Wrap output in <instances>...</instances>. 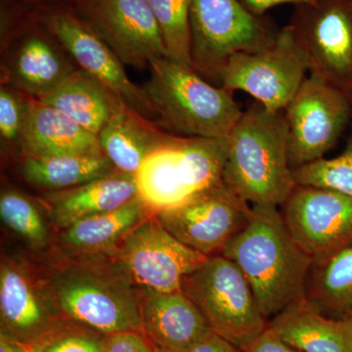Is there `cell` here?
I'll use <instances>...</instances> for the list:
<instances>
[{"mask_svg":"<svg viewBox=\"0 0 352 352\" xmlns=\"http://www.w3.org/2000/svg\"><path fill=\"white\" fill-rule=\"evenodd\" d=\"M75 71L47 39L32 34L14 53L9 80L16 89L38 100L54 91Z\"/></svg>","mask_w":352,"mask_h":352,"instance_id":"obj_23","label":"cell"},{"mask_svg":"<svg viewBox=\"0 0 352 352\" xmlns=\"http://www.w3.org/2000/svg\"><path fill=\"white\" fill-rule=\"evenodd\" d=\"M305 298L322 314L344 318L352 314V239L312 261Z\"/></svg>","mask_w":352,"mask_h":352,"instance_id":"obj_25","label":"cell"},{"mask_svg":"<svg viewBox=\"0 0 352 352\" xmlns=\"http://www.w3.org/2000/svg\"><path fill=\"white\" fill-rule=\"evenodd\" d=\"M268 328L300 352H352V316H326L305 298L273 317Z\"/></svg>","mask_w":352,"mask_h":352,"instance_id":"obj_20","label":"cell"},{"mask_svg":"<svg viewBox=\"0 0 352 352\" xmlns=\"http://www.w3.org/2000/svg\"><path fill=\"white\" fill-rule=\"evenodd\" d=\"M242 271L270 321L305 298L312 259L298 247L276 207H252L251 219L221 252Z\"/></svg>","mask_w":352,"mask_h":352,"instance_id":"obj_2","label":"cell"},{"mask_svg":"<svg viewBox=\"0 0 352 352\" xmlns=\"http://www.w3.org/2000/svg\"><path fill=\"white\" fill-rule=\"evenodd\" d=\"M138 199L135 175L116 170L74 188L50 192L41 203L51 222L61 230L78 220L113 212Z\"/></svg>","mask_w":352,"mask_h":352,"instance_id":"obj_17","label":"cell"},{"mask_svg":"<svg viewBox=\"0 0 352 352\" xmlns=\"http://www.w3.org/2000/svg\"><path fill=\"white\" fill-rule=\"evenodd\" d=\"M0 321V336L27 346L62 322L46 298L38 272L22 259L2 258Z\"/></svg>","mask_w":352,"mask_h":352,"instance_id":"obj_15","label":"cell"},{"mask_svg":"<svg viewBox=\"0 0 352 352\" xmlns=\"http://www.w3.org/2000/svg\"><path fill=\"white\" fill-rule=\"evenodd\" d=\"M310 75L352 94V0L296 6L291 24Z\"/></svg>","mask_w":352,"mask_h":352,"instance_id":"obj_9","label":"cell"},{"mask_svg":"<svg viewBox=\"0 0 352 352\" xmlns=\"http://www.w3.org/2000/svg\"><path fill=\"white\" fill-rule=\"evenodd\" d=\"M0 352H30L29 346L0 336Z\"/></svg>","mask_w":352,"mask_h":352,"instance_id":"obj_36","label":"cell"},{"mask_svg":"<svg viewBox=\"0 0 352 352\" xmlns=\"http://www.w3.org/2000/svg\"><path fill=\"white\" fill-rule=\"evenodd\" d=\"M2 222L32 249H44L50 236L45 220L36 204L18 192H3L0 197Z\"/></svg>","mask_w":352,"mask_h":352,"instance_id":"obj_28","label":"cell"},{"mask_svg":"<svg viewBox=\"0 0 352 352\" xmlns=\"http://www.w3.org/2000/svg\"><path fill=\"white\" fill-rule=\"evenodd\" d=\"M113 258L138 289L170 293L180 291L183 279L208 256L176 239L152 214L132 229Z\"/></svg>","mask_w":352,"mask_h":352,"instance_id":"obj_10","label":"cell"},{"mask_svg":"<svg viewBox=\"0 0 352 352\" xmlns=\"http://www.w3.org/2000/svg\"><path fill=\"white\" fill-rule=\"evenodd\" d=\"M156 19L168 57L192 67L190 9L191 0H146Z\"/></svg>","mask_w":352,"mask_h":352,"instance_id":"obj_27","label":"cell"},{"mask_svg":"<svg viewBox=\"0 0 352 352\" xmlns=\"http://www.w3.org/2000/svg\"><path fill=\"white\" fill-rule=\"evenodd\" d=\"M39 102L57 109L83 129L98 136L122 99L82 71H75Z\"/></svg>","mask_w":352,"mask_h":352,"instance_id":"obj_24","label":"cell"},{"mask_svg":"<svg viewBox=\"0 0 352 352\" xmlns=\"http://www.w3.org/2000/svg\"><path fill=\"white\" fill-rule=\"evenodd\" d=\"M104 352H157L141 332H124L108 336Z\"/></svg>","mask_w":352,"mask_h":352,"instance_id":"obj_32","label":"cell"},{"mask_svg":"<svg viewBox=\"0 0 352 352\" xmlns=\"http://www.w3.org/2000/svg\"><path fill=\"white\" fill-rule=\"evenodd\" d=\"M351 316H352V314L351 315Z\"/></svg>","mask_w":352,"mask_h":352,"instance_id":"obj_38","label":"cell"},{"mask_svg":"<svg viewBox=\"0 0 352 352\" xmlns=\"http://www.w3.org/2000/svg\"><path fill=\"white\" fill-rule=\"evenodd\" d=\"M243 352H300L284 342L271 329L263 331L258 337L250 342Z\"/></svg>","mask_w":352,"mask_h":352,"instance_id":"obj_33","label":"cell"},{"mask_svg":"<svg viewBox=\"0 0 352 352\" xmlns=\"http://www.w3.org/2000/svg\"><path fill=\"white\" fill-rule=\"evenodd\" d=\"M298 185L335 190L352 198V132L339 156L320 160L293 170Z\"/></svg>","mask_w":352,"mask_h":352,"instance_id":"obj_29","label":"cell"},{"mask_svg":"<svg viewBox=\"0 0 352 352\" xmlns=\"http://www.w3.org/2000/svg\"><path fill=\"white\" fill-rule=\"evenodd\" d=\"M45 24L82 72L136 112L144 117L155 116L154 108L142 87L129 80L119 57L87 23L73 14L58 11L46 17Z\"/></svg>","mask_w":352,"mask_h":352,"instance_id":"obj_14","label":"cell"},{"mask_svg":"<svg viewBox=\"0 0 352 352\" xmlns=\"http://www.w3.org/2000/svg\"><path fill=\"white\" fill-rule=\"evenodd\" d=\"M187 352H243L232 342L220 337L214 332H210L203 340L197 342L195 346Z\"/></svg>","mask_w":352,"mask_h":352,"instance_id":"obj_34","label":"cell"},{"mask_svg":"<svg viewBox=\"0 0 352 352\" xmlns=\"http://www.w3.org/2000/svg\"><path fill=\"white\" fill-rule=\"evenodd\" d=\"M287 140L284 111L271 112L256 102L227 138L224 184L252 207H281L296 185Z\"/></svg>","mask_w":352,"mask_h":352,"instance_id":"obj_3","label":"cell"},{"mask_svg":"<svg viewBox=\"0 0 352 352\" xmlns=\"http://www.w3.org/2000/svg\"><path fill=\"white\" fill-rule=\"evenodd\" d=\"M190 29L193 69L217 78L229 58L261 50L278 32L240 0H191Z\"/></svg>","mask_w":352,"mask_h":352,"instance_id":"obj_6","label":"cell"},{"mask_svg":"<svg viewBox=\"0 0 352 352\" xmlns=\"http://www.w3.org/2000/svg\"><path fill=\"white\" fill-rule=\"evenodd\" d=\"M116 170L104 153L91 155H60L51 157L24 156L21 175L36 188L63 191L111 175Z\"/></svg>","mask_w":352,"mask_h":352,"instance_id":"obj_26","label":"cell"},{"mask_svg":"<svg viewBox=\"0 0 352 352\" xmlns=\"http://www.w3.org/2000/svg\"><path fill=\"white\" fill-rule=\"evenodd\" d=\"M108 336L62 321L36 344L30 352H104Z\"/></svg>","mask_w":352,"mask_h":352,"instance_id":"obj_30","label":"cell"},{"mask_svg":"<svg viewBox=\"0 0 352 352\" xmlns=\"http://www.w3.org/2000/svg\"><path fill=\"white\" fill-rule=\"evenodd\" d=\"M351 98H352V94H351Z\"/></svg>","mask_w":352,"mask_h":352,"instance_id":"obj_37","label":"cell"},{"mask_svg":"<svg viewBox=\"0 0 352 352\" xmlns=\"http://www.w3.org/2000/svg\"><path fill=\"white\" fill-rule=\"evenodd\" d=\"M139 289L141 333L157 352H187L212 332L182 289L170 293Z\"/></svg>","mask_w":352,"mask_h":352,"instance_id":"obj_16","label":"cell"},{"mask_svg":"<svg viewBox=\"0 0 352 352\" xmlns=\"http://www.w3.org/2000/svg\"><path fill=\"white\" fill-rule=\"evenodd\" d=\"M149 72L141 87L160 126L185 138H228L243 113L232 92L168 57L152 60Z\"/></svg>","mask_w":352,"mask_h":352,"instance_id":"obj_4","label":"cell"},{"mask_svg":"<svg viewBox=\"0 0 352 352\" xmlns=\"http://www.w3.org/2000/svg\"><path fill=\"white\" fill-rule=\"evenodd\" d=\"M351 112V95L307 76L284 110L292 170L325 157L346 129Z\"/></svg>","mask_w":352,"mask_h":352,"instance_id":"obj_8","label":"cell"},{"mask_svg":"<svg viewBox=\"0 0 352 352\" xmlns=\"http://www.w3.org/2000/svg\"><path fill=\"white\" fill-rule=\"evenodd\" d=\"M27 100L8 88L0 90V135L6 143L20 141Z\"/></svg>","mask_w":352,"mask_h":352,"instance_id":"obj_31","label":"cell"},{"mask_svg":"<svg viewBox=\"0 0 352 352\" xmlns=\"http://www.w3.org/2000/svg\"><path fill=\"white\" fill-rule=\"evenodd\" d=\"M19 143L28 157L103 153L96 134L36 99L27 100Z\"/></svg>","mask_w":352,"mask_h":352,"instance_id":"obj_18","label":"cell"},{"mask_svg":"<svg viewBox=\"0 0 352 352\" xmlns=\"http://www.w3.org/2000/svg\"><path fill=\"white\" fill-rule=\"evenodd\" d=\"M182 291L195 303L212 332L242 351L267 328L251 285L221 254L208 256L187 275Z\"/></svg>","mask_w":352,"mask_h":352,"instance_id":"obj_5","label":"cell"},{"mask_svg":"<svg viewBox=\"0 0 352 352\" xmlns=\"http://www.w3.org/2000/svg\"><path fill=\"white\" fill-rule=\"evenodd\" d=\"M83 13L87 24L122 64L149 68L152 60L168 57L159 25L146 0H85Z\"/></svg>","mask_w":352,"mask_h":352,"instance_id":"obj_13","label":"cell"},{"mask_svg":"<svg viewBox=\"0 0 352 352\" xmlns=\"http://www.w3.org/2000/svg\"><path fill=\"white\" fill-rule=\"evenodd\" d=\"M185 136L175 135L152 153L135 175L139 198L153 214L194 197L191 175L183 153Z\"/></svg>","mask_w":352,"mask_h":352,"instance_id":"obj_21","label":"cell"},{"mask_svg":"<svg viewBox=\"0 0 352 352\" xmlns=\"http://www.w3.org/2000/svg\"><path fill=\"white\" fill-rule=\"evenodd\" d=\"M248 10L254 15L264 16L270 9L283 4H294L296 6L316 3L318 0H240Z\"/></svg>","mask_w":352,"mask_h":352,"instance_id":"obj_35","label":"cell"},{"mask_svg":"<svg viewBox=\"0 0 352 352\" xmlns=\"http://www.w3.org/2000/svg\"><path fill=\"white\" fill-rule=\"evenodd\" d=\"M152 212L138 199L129 205L75 222L58 234L57 247L69 258L113 256L122 240Z\"/></svg>","mask_w":352,"mask_h":352,"instance_id":"obj_19","label":"cell"},{"mask_svg":"<svg viewBox=\"0 0 352 352\" xmlns=\"http://www.w3.org/2000/svg\"><path fill=\"white\" fill-rule=\"evenodd\" d=\"M307 73V62L289 25L261 50L229 58L217 80L229 91L245 92L266 110L281 112L300 89Z\"/></svg>","mask_w":352,"mask_h":352,"instance_id":"obj_7","label":"cell"},{"mask_svg":"<svg viewBox=\"0 0 352 352\" xmlns=\"http://www.w3.org/2000/svg\"><path fill=\"white\" fill-rule=\"evenodd\" d=\"M252 207L224 184L154 214L176 239L206 256L222 250L251 219Z\"/></svg>","mask_w":352,"mask_h":352,"instance_id":"obj_11","label":"cell"},{"mask_svg":"<svg viewBox=\"0 0 352 352\" xmlns=\"http://www.w3.org/2000/svg\"><path fill=\"white\" fill-rule=\"evenodd\" d=\"M175 135L162 132L122 102L99 132L98 139L102 151L116 170L135 175L143 162Z\"/></svg>","mask_w":352,"mask_h":352,"instance_id":"obj_22","label":"cell"},{"mask_svg":"<svg viewBox=\"0 0 352 352\" xmlns=\"http://www.w3.org/2000/svg\"><path fill=\"white\" fill-rule=\"evenodd\" d=\"M55 258L38 274L62 321L105 336L142 331L140 289L113 256Z\"/></svg>","mask_w":352,"mask_h":352,"instance_id":"obj_1","label":"cell"},{"mask_svg":"<svg viewBox=\"0 0 352 352\" xmlns=\"http://www.w3.org/2000/svg\"><path fill=\"white\" fill-rule=\"evenodd\" d=\"M280 212L293 239L312 261L352 239V198L335 190L296 184Z\"/></svg>","mask_w":352,"mask_h":352,"instance_id":"obj_12","label":"cell"}]
</instances>
